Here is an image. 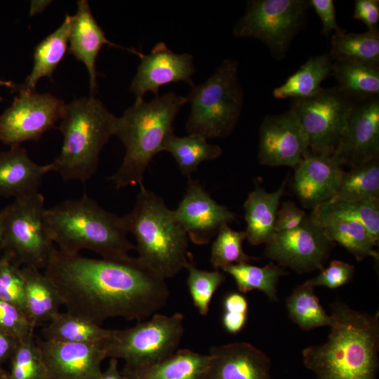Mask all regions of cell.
Masks as SVG:
<instances>
[{
    "label": "cell",
    "mask_w": 379,
    "mask_h": 379,
    "mask_svg": "<svg viewBox=\"0 0 379 379\" xmlns=\"http://www.w3.org/2000/svg\"><path fill=\"white\" fill-rule=\"evenodd\" d=\"M62 306L98 324L109 318L141 321L167 304L166 279L137 258L95 259L55 248L44 269Z\"/></svg>",
    "instance_id": "obj_1"
},
{
    "label": "cell",
    "mask_w": 379,
    "mask_h": 379,
    "mask_svg": "<svg viewBox=\"0 0 379 379\" xmlns=\"http://www.w3.org/2000/svg\"><path fill=\"white\" fill-rule=\"evenodd\" d=\"M327 341L303 350L304 365L317 379H377L379 314L337 301L331 305Z\"/></svg>",
    "instance_id": "obj_2"
},
{
    "label": "cell",
    "mask_w": 379,
    "mask_h": 379,
    "mask_svg": "<svg viewBox=\"0 0 379 379\" xmlns=\"http://www.w3.org/2000/svg\"><path fill=\"white\" fill-rule=\"evenodd\" d=\"M187 102L186 97L168 92L149 102L135 100L116 118L114 135L126 149L119 168L108 178L117 189L142 185L146 168L163 151L164 142L173 133V122Z\"/></svg>",
    "instance_id": "obj_3"
},
{
    "label": "cell",
    "mask_w": 379,
    "mask_h": 379,
    "mask_svg": "<svg viewBox=\"0 0 379 379\" xmlns=\"http://www.w3.org/2000/svg\"><path fill=\"white\" fill-rule=\"evenodd\" d=\"M44 220L54 244L65 253L87 249L104 259L121 260L135 249L123 218L105 210L86 194L46 208Z\"/></svg>",
    "instance_id": "obj_4"
},
{
    "label": "cell",
    "mask_w": 379,
    "mask_h": 379,
    "mask_svg": "<svg viewBox=\"0 0 379 379\" xmlns=\"http://www.w3.org/2000/svg\"><path fill=\"white\" fill-rule=\"evenodd\" d=\"M135 238L137 258L164 279L192 262L189 238L162 198L140 185L133 209L122 217Z\"/></svg>",
    "instance_id": "obj_5"
},
{
    "label": "cell",
    "mask_w": 379,
    "mask_h": 379,
    "mask_svg": "<svg viewBox=\"0 0 379 379\" xmlns=\"http://www.w3.org/2000/svg\"><path fill=\"white\" fill-rule=\"evenodd\" d=\"M116 118L92 95L65 104L59 127L61 151L51 162L54 171L65 181L88 180L97 171L101 150L114 135Z\"/></svg>",
    "instance_id": "obj_6"
},
{
    "label": "cell",
    "mask_w": 379,
    "mask_h": 379,
    "mask_svg": "<svg viewBox=\"0 0 379 379\" xmlns=\"http://www.w3.org/2000/svg\"><path fill=\"white\" fill-rule=\"evenodd\" d=\"M238 66L236 60L225 59L206 81L192 87L186 97L190 105L186 123L189 134L208 140L223 138L233 132L244 100Z\"/></svg>",
    "instance_id": "obj_7"
},
{
    "label": "cell",
    "mask_w": 379,
    "mask_h": 379,
    "mask_svg": "<svg viewBox=\"0 0 379 379\" xmlns=\"http://www.w3.org/2000/svg\"><path fill=\"white\" fill-rule=\"evenodd\" d=\"M185 332L184 316L154 314L150 319L124 330H113L104 343L107 358L121 359V372L158 363L174 354Z\"/></svg>",
    "instance_id": "obj_8"
},
{
    "label": "cell",
    "mask_w": 379,
    "mask_h": 379,
    "mask_svg": "<svg viewBox=\"0 0 379 379\" xmlns=\"http://www.w3.org/2000/svg\"><path fill=\"white\" fill-rule=\"evenodd\" d=\"M44 202L37 192L15 199L1 211L2 251L20 267L44 270L55 248L44 220Z\"/></svg>",
    "instance_id": "obj_9"
},
{
    "label": "cell",
    "mask_w": 379,
    "mask_h": 379,
    "mask_svg": "<svg viewBox=\"0 0 379 379\" xmlns=\"http://www.w3.org/2000/svg\"><path fill=\"white\" fill-rule=\"evenodd\" d=\"M305 0H251L233 29L236 37L255 38L282 59L302 27L310 6Z\"/></svg>",
    "instance_id": "obj_10"
},
{
    "label": "cell",
    "mask_w": 379,
    "mask_h": 379,
    "mask_svg": "<svg viewBox=\"0 0 379 379\" xmlns=\"http://www.w3.org/2000/svg\"><path fill=\"white\" fill-rule=\"evenodd\" d=\"M354 104L338 87L321 88L311 96L293 99L291 109L307 134L311 154H333Z\"/></svg>",
    "instance_id": "obj_11"
},
{
    "label": "cell",
    "mask_w": 379,
    "mask_h": 379,
    "mask_svg": "<svg viewBox=\"0 0 379 379\" xmlns=\"http://www.w3.org/2000/svg\"><path fill=\"white\" fill-rule=\"evenodd\" d=\"M18 95L0 116V142L10 147L38 140L60 120L65 105L51 93L28 91L18 87Z\"/></svg>",
    "instance_id": "obj_12"
},
{
    "label": "cell",
    "mask_w": 379,
    "mask_h": 379,
    "mask_svg": "<svg viewBox=\"0 0 379 379\" xmlns=\"http://www.w3.org/2000/svg\"><path fill=\"white\" fill-rule=\"evenodd\" d=\"M265 245V256L284 268L302 274L322 270L335 243L307 215L297 228L276 233Z\"/></svg>",
    "instance_id": "obj_13"
},
{
    "label": "cell",
    "mask_w": 379,
    "mask_h": 379,
    "mask_svg": "<svg viewBox=\"0 0 379 379\" xmlns=\"http://www.w3.org/2000/svg\"><path fill=\"white\" fill-rule=\"evenodd\" d=\"M310 153L307 134L291 109L265 117L259 129L260 164L295 168Z\"/></svg>",
    "instance_id": "obj_14"
},
{
    "label": "cell",
    "mask_w": 379,
    "mask_h": 379,
    "mask_svg": "<svg viewBox=\"0 0 379 379\" xmlns=\"http://www.w3.org/2000/svg\"><path fill=\"white\" fill-rule=\"evenodd\" d=\"M173 213L188 238L197 245L208 244L222 225L237 216L213 199L201 183L190 176L186 192Z\"/></svg>",
    "instance_id": "obj_15"
},
{
    "label": "cell",
    "mask_w": 379,
    "mask_h": 379,
    "mask_svg": "<svg viewBox=\"0 0 379 379\" xmlns=\"http://www.w3.org/2000/svg\"><path fill=\"white\" fill-rule=\"evenodd\" d=\"M333 157L350 168L379 159V100L355 102Z\"/></svg>",
    "instance_id": "obj_16"
},
{
    "label": "cell",
    "mask_w": 379,
    "mask_h": 379,
    "mask_svg": "<svg viewBox=\"0 0 379 379\" xmlns=\"http://www.w3.org/2000/svg\"><path fill=\"white\" fill-rule=\"evenodd\" d=\"M140 60L130 86L136 100L143 99L148 92L159 95V88L168 84L182 81L191 87L194 86L192 77L196 70L190 53H174L166 44L159 42Z\"/></svg>",
    "instance_id": "obj_17"
},
{
    "label": "cell",
    "mask_w": 379,
    "mask_h": 379,
    "mask_svg": "<svg viewBox=\"0 0 379 379\" xmlns=\"http://www.w3.org/2000/svg\"><path fill=\"white\" fill-rule=\"evenodd\" d=\"M51 379H100L104 343L37 342Z\"/></svg>",
    "instance_id": "obj_18"
},
{
    "label": "cell",
    "mask_w": 379,
    "mask_h": 379,
    "mask_svg": "<svg viewBox=\"0 0 379 379\" xmlns=\"http://www.w3.org/2000/svg\"><path fill=\"white\" fill-rule=\"evenodd\" d=\"M294 168L293 190L302 206L312 209L335 194L345 172L333 155L311 153Z\"/></svg>",
    "instance_id": "obj_19"
},
{
    "label": "cell",
    "mask_w": 379,
    "mask_h": 379,
    "mask_svg": "<svg viewBox=\"0 0 379 379\" xmlns=\"http://www.w3.org/2000/svg\"><path fill=\"white\" fill-rule=\"evenodd\" d=\"M208 355V379H273L270 358L250 343L213 346Z\"/></svg>",
    "instance_id": "obj_20"
},
{
    "label": "cell",
    "mask_w": 379,
    "mask_h": 379,
    "mask_svg": "<svg viewBox=\"0 0 379 379\" xmlns=\"http://www.w3.org/2000/svg\"><path fill=\"white\" fill-rule=\"evenodd\" d=\"M77 4V13L71 18L68 51L85 65L89 74L91 95L93 96L97 88L95 61L104 45L127 51L140 58L143 53L133 48L123 47L108 40L94 18L88 1L79 0Z\"/></svg>",
    "instance_id": "obj_21"
},
{
    "label": "cell",
    "mask_w": 379,
    "mask_h": 379,
    "mask_svg": "<svg viewBox=\"0 0 379 379\" xmlns=\"http://www.w3.org/2000/svg\"><path fill=\"white\" fill-rule=\"evenodd\" d=\"M54 171L51 163L33 161L20 145L0 152V196L15 199L38 192L44 175Z\"/></svg>",
    "instance_id": "obj_22"
},
{
    "label": "cell",
    "mask_w": 379,
    "mask_h": 379,
    "mask_svg": "<svg viewBox=\"0 0 379 379\" xmlns=\"http://www.w3.org/2000/svg\"><path fill=\"white\" fill-rule=\"evenodd\" d=\"M287 178L279 188L267 192L258 185L248 194L244 204L246 228L244 231L248 242L253 246L270 242L274 236L275 222L284 194Z\"/></svg>",
    "instance_id": "obj_23"
},
{
    "label": "cell",
    "mask_w": 379,
    "mask_h": 379,
    "mask_svg": "<svg viewBox=\"0 0 379 379\" xmlns=\"http://www.w3.org/2000/svg\"><path fill=\"white\" fill-rule=\"evenodd\" d=\"M24 280L25 312L33 325L49 323L62 306L60 295L51 279L41 270L21 267Z\"/></svg>",
    "instance_id": "obj_24"
},
{
    "label": "cell",
    "mask_w": 379,
    "mask_h": 379,
    "mask_svg": "<svg viewBox=\"0 0 379 379\" xmlns=\"http://www.w3.org/2000/svg\"><path fill=\"white\" fill-rule=\"evenodd\" d=\"M324 230L328 238L347 249L361 261L367 257L378 260L374 250L377 244L359 222L336 218L315 208L310 215Z\"/></svg>",
    "instance_id": "obj_25"
},
{
    "label": "cell",
    "mask_w": 379,
    "mask_h": 379,
    "mask_svg": "<svg viewBox=\"0 0 379 379\" xmlns=\"http://www.w3.org/2000/svg\"><path fill=\"white\" fill-rule=\"evenodd\" d=\"M209 361L208 354L182 349L151 366L121 372L128 379H197L206 374Z\"/></svg>",
    "instance_id": "obj_26"
},
{
    "label": "cell",
    "mask_w": 379,
    "mask_h": 379,
    "mask_svg": "<svg viewBox=\"0 0 379 379\" xmlns=\"http://www.w3.org/2000/svg\"><path fill=\"white\" fill-rule=\"evenodd\" d=\"M72 15H66L61 25L37 44L34 51V65L30 74L19 88L34 91L39 80L52 75L65 56L68 46Z\"/></svg>",
    "instance_id": "obj_27"
},
{
    "label": "cell",
    "mask_w": 379,
    "mask_h": 379,
    "mask_svg": "<svg viewBox=\"0 0 379 379\" xmlns=\"http://www.w3.org/2000/svg\"><path fill=\"white\" fill-rule=\"evenodd\" d=\"M331 72L338 81V89L353 102L378 98V67L357 62L335 60Z\"/></svg>",
    "instance_id": "obj_28"
},
{
    "label": "cell",
    "mask_w": 379,
    "mask_h": 379,
    "mask_svg": "<svg viewBox=\"0 0 379 379\" xmlns=\"http://www.w3.org/2000/svg\"><path fill=\"white\" fill-rule=\"evenodd\" d=\"M86 318L68 312H60L42 330L44 340L78 343H102L112 335Z\"/></svg>",
    "instance_id": "obj_29"
},
{
    "label": "cell",
    "mask_w": 379,
    "mask_h": 379,
    "mask_svg": "<svg viewBox=\"0 0 379 379\" xmlns=\"http://www.w3.org/2000/svg\"><path fill=\"white\" fill-rule=\"evenodd\" d=\"M333 60L329 53L310 58L286 81L273 91L277 99L303 98L315 94L331 73Z\"/></svg>",
    "instance_id": "obj_30"
},
{
    "label": "cell",
    "mask_w": 379,
    "mask_h": 379,
    "mask_svg": "<svg viewBox=\"0 0 379 379\" xmlns=\"http://www.w3.org/2000/svg\"><path fill=\"white\" fill-rule=\"evenodd\" d=\"M163 151L171 153L181 173L190 176L201 163L219 157L222 149L200 135L180 137L173 133L164 142Z\"/></svg>",
    "instance_id": "obj_31"
},
{
    "label": "cell",
    "mask_w": 379,
    "mask_h": 379,
    "mask_svg": "<svg viewBox=\"0 0 379 379\" xmlns=\"http://www.w3.org/2000/svg\"><path fill=\"white\" fill-rule=\"evenodd\" d=\"M379 199V159L345 171L335 194L328 201L354 202Z\"/></svg>",
    "instance_id": "obj_32"
},
{
    "label": "cell",
    "mask_w": 379,
    "mask_h": 379,
    "mask_svg": "<svg viewBox=\"0 0 379 379\" xmlns=\"http://www.w3.org/2000/svg\"><path fill=\"white\" fill-rule=\"evenodd\" d=\"M329 55L333 61L357 62L379 67L378 29L360 34H333Z\"/></svg>",
    "instance_id": "obj_33"
},
{
    "label": "cell",
    "mask_w": 379,
    "mask_h": 379,
    "mask_svg": "<svg viewBox=\"0 0 379 379\" xmlns=\"http://www.w3.org/2000/svg\"><path fill=\"white\" fill-rule=\"evenodd\" d=\"M310 279L298 286L286 300L290 319L302 330L330 326L331 315L327 314L314 291Z\"/></svg>",
    "instance_id": "obj_34"
},
{
    "label": "cell",
    "mask_w": 379,
    "mask_h": 379,
    "mask_svg": "<svg viewBox=\"0 0 379 379\" xmlns=\"http://www.w3.org/2000/svg\"><path fill=\"white\" fill-rule=\"evenodd\" d=\"M222 270L233 277L239 291L247 293L257 289L274 302L278 301L277 286L279 278L287 274L284 267L273 262L264 267L244 262L229 265Z\"/></svg>",
    "instance_id": "obj_35"
},
{
    "label": "cell",
    "mask_w": 379,
    "mask_h": 379,
    "mask_svg": "<svg viewBox=\"0 0 379 379\" xmlns=\"http://www.w3.org/2000/svg\"><path fill=\"white\" fill-rule=\"evenodd\" d=\"M316 208L336 218L362 225L377 244L379 240V199L331 203L325 201Z\"/></svg>",
    "instance_id": "obj_36"
},
{
    "label": "cell",
    "mask_w": 379,
    "mask_h": 379,
    "mask_svg": "<svg viewBox=\"0 0 379 379\" xmlns=\"http://www.w3.org/2000/svg\"><path fill=\"white\" fill-rule=\"evenodd\" d=\"M9 361V379H51L34 336L18 342Z\"/></svg>",
    "instance_id": "obj_37"
},
{
    "label": "cell",
    "mask_w": 379,
    "mask_h": 379,
    "mask_svg": "<svg viewBox=\"0 0 379 379\" xmlns=\"http://www.w3.org/2000/svg\"><path fill=\"white\" fill-rule=\"evenodd\" d=\"M246 239L244 231L234 230L228 224L222 225L211 247L210 260L214 269L258 260L244 252L242 244Z\"/></svg>",
    "instance_id": "obj_38"
},
{
    "label": "cell",
    "mask_w": 379,
    "mask_h": 379,
    "mask_svg": "<svg viewBox=\"0 0 379 379\" xmlns=\"http://www.w3.org/2000/svg\"><path fill=\"white\" fill-rule=\"evenodd\" d=\"M188 272L187 286L194 305L201 315H206L213 296L225 280V275L218 270H199L192 262Z\"/></svg>",
    "instance_id": "obj_39"
},
{
    "label": "cell",
    "mask_w": 379,
    "mask_h": 379,
    "mask_svg": "<svg viewBox=\"0 0 379 379\" xmlns=\"http://www.w3.org/2000/svg\"><path fill=\"white\" fill-rule=\"evenodd\" d=\"M24 290L21 267L3 253L0 255V300L25 312Z\"/></svg>",
    "instance_id": "obj_40"
},
{
    "label": "cell",
    "mask_w": 379,
    "mask_h": 379,
    "mask_svg": "<svg viewBox=\"0 0 379 379\" xmlns=\"http://www.w3.org/2000/svg\"><path fill=\"white\" fill-rule=\"evenodd\" d=\"M35 326L18 307L0 300V330L19 341L34 336Z\"/></svg>",
    "instance_id": "obj_41"
},
{
    "label": "cell",
    "mask_w": 379,
    "mask_h": 379,
    "mask_svg": "<svg viewBox=\"0 0 379 379\" xmlns=\"http://www.w3.org/2000/svg\"><path fill=\"white\" fill-rule=\"evenodd\" d=\"M315 277L310 279L315 286H325L329 288H338L347 283L353 277L354 267L347 262L335 260L328 267L321 270Z\"/></svg>",
    "instance_id": "obj_42"
},
{
    "label": "cell",
    "mask_w": 379,
    "mask_h": 379,
    "mask_svg": "<svg viewBox=\"0 0 379 379\" xmlns=\"http://www.w3.org/2000/svg\"><path fill=\"white\" fill-rule=\"evenodd\" d=\"M306 216L305 212L299 208L295 203L290 201L283 202L277 214L276 233L297 228Z\"/></svg>",
    "instance_id": "obj_43"
},
{
    "label": "cell",
    "mask_w": 379,
    "mask_h": 379,
    "mask_svg": "<svg viewBox=\"0 0 379 379\" xmlns=\"http://www.w3.org/2000/svg\"><path fill=\"white\" fill-rule=\"evenodd\" d=\"M309 3L321 20L322 34L328 36L333 30L336 34L346 32L337 23L335 6L332 0H311Z\"/></svg>",
    "instance_id": "obj_44"
},
{
    "label": "cell",
    "mask_w": 379,
    "mask_h": 379,
    "mask_svg": "<svg viewBox=\"0 0 379 379\" xmlns=\"http://www.w3.org/2000/svg\"><path fill=\"white\" fill-rule=\"evenodd\" d=\"M353 18L364 22L368 30L378 28L379 21V1L357 0Z\"/></svg>",
    "instance_id": "obj_45"
},
{
    "label": "cell",
    "mask_w": 379,
    "mask_h": 379,
    "mask_svg": "<svg viewBox=\"0 0 379 379\" xmlns=\"http://www.w3.org/2000/svg\"><path fill=\"white\" fill-rule=\"evenodd\" d=\"M224 312L248 314V302L239 293H231L225 296L223 301Z\"/></svg>",
    "instance_id": "obj_46"
},
{
    "label": "cell",
    "mask_w": 379,
    "mask_h": 379,
    "mask_svg": "<svg viewBox=\"0 0 379 379\" xmlns=\"http://www.w3.org/2000/svg\"><path fill=\"white\" fill-rule=\"evenodd\" d=\"M248 314L224 312L222 322L225 329L232 334L241 331L247 321Z\"/></svg>",
    "instance_id": "obj_47"
},
{
    "label": "cell",
    "mask_w": 379,
    "mask_h": 379,
    "mask_svg": "<svg viewBox=\"0 0 379 379\" xmlns=\"http://www.w3.org/2000/svg\"><path fill=\"white\" fill-rule=\"evenodd\" d=\"M19 340L0 330V366L10 360Z\"/></svg>",
    "instance_id": "obj_48"
},
{
    "label": "cell",
    "mask_w": 379,
    "mask_h": 379,
    "mask_svg": "<svg viewBox=\"0 0 379 379\" xmlns=\"http://www.w3.org/2000/svg\"><path fill=\"white\" fill-rule=\"evenodd\" d=\"M100 379H128L118 368V359L110 358L109 365L105 371H102Z\"/></svg>",
    "instance_id": "obj_49"
},
{
    "label": "cell",
    "mask_w": 379,
    "mask_h": 379,
    "mask_svg": "<svg viewBox=\"0 0 379 379\" xmlns=\"http://www.w3.org/2000/svg\"><path fill=\"white\" fill-rule=\"evenodd\" d=\"M0 86H6V88H11L14 90V91H16L18 89V86H17L15 83L10 81H4L0 79ZM1 100L0 97V100Z\"/></svg>",
    "instance_id": "obj_50"
},
{
    "label": "cell",
    "mask_w": 379,
    "mask_h": 379,
    "mask_svg": "<svg viewBox=\"0 0 379 379\" xmlns=\"http://www.w3.org/2000/svg\"><path fill=\"white\" fill-rule=\"evenodd\" d=\"M3 238H4L3 219H2L1 213L0 211V253L1 251H2Z\"/></svg>",
    "instance_id": "obj_51"
},
{
    "label": "cell",
    "mask_w": 379,
    "mask_h": 379,
    "mask_svg": "<svg viewBox=\"0 0 379 379\" xmlns=\"http://www.w3.org/2000/svg\"><path fill=\"white\" fill-rule=\"evenodd\" d=\"M0 379H9L8 371L0 366Z\"/></svg>",
    "instance_id": "obj_52"
},
{
    "label": "cell",
    "mask_w": 379,
    "mask_h": 379,
    "mask_svg": "<svg viewBox=\"0 0 379 379\" xmlns=\"http://www.w3.org/2000/svg\"><path fill=\"white\" fill-rule=\"evenodd\" d=\"M197 379H208V378H207V376H206V375H204L199 377Z\"/></svg>",
    "instance_id": "obj_53"
}]
</instances>
